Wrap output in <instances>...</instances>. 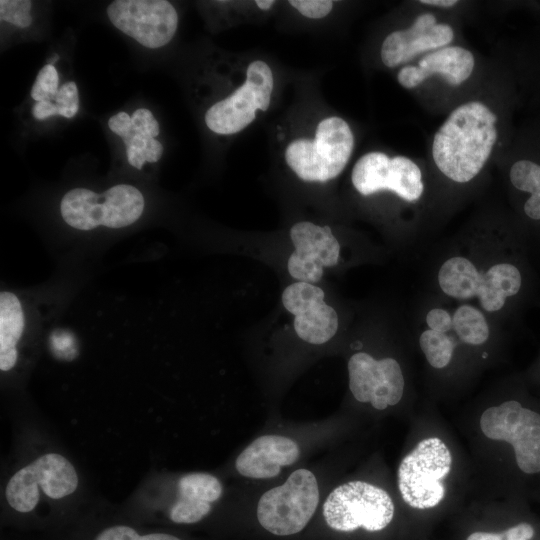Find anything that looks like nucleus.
Instances as JSON below:
<instances>
[{"label":"nucleus","mask_w":540,"mask_h":540,"mask_svg":"<svg viewBox=\"0 0 540 540\" xmlns=\"http://www.w3.org/2000/svg\"><path fill=\"white\" fill-rule=\"evenodd\" d=\"M353 146L354 137L347 122L332 116L318 124L313 140L292 141L285 150V160L303 181L326 182L343 171Z\"/></svg>","instance_id":"obj_2"},{"label":"nucleus","mask_w":540,"mask_h":540,"mask_svg":"<svg viewBox=\"0 0 540 540\" xmlns=\"http://www.w3.org/2000/svg\"><path fill=\"white\" fill-rule=\"evenodd\" d=\"M159 124L150 110L139 108L131 116V128L120 137L126 146L129 164L141 170L145 162H157L163 154L162 144L155 139Z\"/></svg>","instance_id":"obj_20"},{"label":"nucleus","mask_w":540,"mask_h":540,"mask_svg":"<svg viewBox=\"0 0 540 540\" xmlns=\"http://www.w3.org/2000/svg\"><path fill=\"white\" fill-rule=\"evenodd\" d=\"M108 126L113 133L120 137L122 134L130 130L131 116H129L126 112H119L110 117L108 120Z\"/></svg>","instance_id":"obj_33"},{"label":"nucleus","mask_w":540,"mask_h":540,"mask_svg":"<svg viewBox=\"0 0 540 540\" xmlns=\"http://www.w3.org/2000/svg\"><path fill=\"white\" fill-rule=\"evenodd\" d=\"M53 353L59 358L72 359L76 355V341L74 335L63 329H56L50 336Z\"/></svg>","instance_id":"obj_30"},{"label":"nucleus","mask_w":540,"mask_h":540,"mask_svg":"<svg viewBox=\"0 0 540 540\" xmlns=\"http://www.w3.org/2000/svg\"><path fill=\"white\" fill-rule=\"evenodd\" d=\"M275 1L273 0H256L255 4L263 10H268L274 5Z\"/></svg>","instance_id":"obj_36"},{"label":"nucleus","mask_w":540,"mask_h":540,"mask_svg":"<svg viewBox=\"0 0 540 540\" xmlns=\"http://www.w3.org/2000/svg\"><path fill=\"white\" fill-rule=\"evenodd\" d=\"M419 343L432 367L441 369L449 364L454 350V342L446 333L428 329L421 334Z\"/></svg>","instance_id":"obj_24"},{"label":"nucleus","mask_w":540,"mask_h":540,"mask_svg":"<svg viewBox=\"0 0 540 540\" xmlns=\"http://www.w3.org/2000/svg\"><path fill=\"white\" fill-rule=\"evenodd\" d=\"M474 63V57L467 49L459 46L444 47L427 54L418 66L402 68L397 79L403 87L411 89L431 75L440 74L450 85L457 86L471 75Z\"/></svg>","instance_id":"obj_18"},{"label":"nucleus","mask_w":540,"mask_h":540,"mask_svg":"<svg viewBox=\"0 0 540 540\" xmlns=\"http://www.w3.org/2000/svg\"><path fill=\"white\" fill-rule=\"evenodd\" d=\"M351 180L364 196L389 190L413 202L424 190L421 170L412 160L404 156L390 158L381 152L363 155L353 167Z\"/></svg>","instance_id":"obj_12"},{"label":"nucleus","mask_w":540,"mask_h":540,"mask_svg":"<svg viewBox=\"0 0 540 540\" xmlns=\"http://www.w3.org/2000/svg\"><path fill=\"white\" fill-rule=\"evenodd\" d=\"M93 540H181L165 532L140 533L133 526L115 524L102 529Z\"/></svg>","instance_id":"obj_25"},{"label":"nucleus","mask_w":540,"mask_h":540,"mask_svg":"<svg viewBox=\"0 0 540 540\" xmlns=\"http://www.w3.org/2000/svg\"><path fill=\"white\" fill-rule=\"evenodd\" d=\"M324 295L321 288L300 281L289 285L282 294L285 309L295 316V332L311 344L327 342L338 328L337 313L325 303Z\"/></svg>","instance_id":"obj_15"},{"label":"nucleus","mask_w":540,"mask_h":540,"mask_svg":"<svg viewBox=\"0 0 540 540\" xmlns=\"http://www.w3.org/2000/svg\"><path fill=\"white\" fill-rule=\"evenodd\" d=\"M32 114L37 120H45L51 116L58 115V109L52 101H39L34 104Z\"/></svg>","instance_id":"obj_34"},{"label":"nucleus","mask_w":540,"mask_h":540,"mask_svg":"<svg viewBox=\"0 0 540 540\" xmlns=\"http://www.w3.org/2000/svg\"><path fill=\"white\" fill-rule=\"evenodd\" d=\"M420 3L439 7H452L457 4L455 0H421Z\"/></svg>","instance_id":"obj_35"},{"label":"nucleus","mask_w":540,"mask_h":540,"mask_svg":"<svg viewBox=\"0 0 540 540\" xmlns=\"http://www.w3.org/2000/svg\"><path fill=\"white\" fill-rule=\"evenodd\" d=\"M24 329V314L16 295L0 294V369L9 371L17 362V343Z\"/></svg>","instance_id":"obj_21"},{"label":"nucleus","mask_w":540,"mask_h":540,"mask_svg":"<svg viewBox=\"0 0 540 540\" xmlns=\"http://www.w3.org/2000/svg\"><path fill=\"white\" fill-rule=\"evenodd\" d=\"M442 291L456 299L477 296L488 312L500 310L507 297L518 293L521 274L512 264L500 263L482 273L463 257H453L443 263L438 273Z\"/></svg>","instance_id":"obj_4"},{"label":"nucleus","mask_w":540,"mask_h":540,"mask_svg":"<svg viewBox=\"0 0 540 540\" xmlns=\"http://www.w3.org/2000/svg\"><path fill=\"white\" fill-rule=\"evenodd\" d=\"M511 183L520 191L529 192L530 198L525 202L526 215L534 220L540 219V165L520 160L510 169Z\"/></svg>","instance_id":"obj_22"},{"label":"nucleus","mask_w":540,"mask_h":540,"mask_svg":"<svg viewBox=\"0 0 540 540\" xmlns=\"http://www.w3.org/2000/svg\"><path fill=\"white\" fill-rule=\"evenodd\" d=\"M534 529L528 523H519L509 529L498 532H474L466 540H530Z\"/></svg>","instance_id":"obj_29"},{"label":"nucleus","mask_w":540,"mask_h":540,"mask_svg":"<svg viewBox=\"0 0 540 540\" xmlns=\"http://www.w3.org/2000/svg\"><path fill=\"white\" fill-rule=\"evenodd\" d=\"M222 495V485L213 475L190 473L178 481V496L169 510L176 524H194L211 512V504Z\"/></svg>","instance_id":"obj_19"},{"label":"nucleus","mask_w":540,"mask_h":540,"mask_svg":"<svg viewBox=\"0 0 540 540\" xmlns=\"http://www.w3.org/2000/svg\"><path fill=\"white\" fill-rule=\"evenodd\" d=\"M143 210V195L127 184L113 186L102 194L75 188L63 196L60 204L63 220L79 230L126 227L137 221Z\"/></svg>","instance_id":"obj_3"},{"label":"nucleus","mask_w":540,"mask_h":540,"mask_svg":"<svg viewBox=\"0 0 540 540\" xmlns=\"http://www.w3.org/2000/svg\"><path fill=\"white\" fill-rule=\"evenodd\" d=\"M58 109V115L65 118L74 117L79 109L78 88L75 82L63 84L53 99Z\"/></svg>","instance_id":"obj_28"},{"label":"nucleus","mask_w":540,"mask_h":540,"mask_svg":"<svg viewBox=\"0 0 540 540\" xmlns=\"http://www.w3.org/2000/svg\"><path fill=\"white\" fill-rule=\"evenodd\" d=\"M289 3L303 16L312 19L327 16L333 8V2L330 0H291Z\"/></svg>","instance_id":"obj_31"},{"label":"nucleus","mask_w":540,"mask_h":540,"mask_svg":"<svg viewBox=\"0 0 540 540\" xmlns=\"http://www.w3.org/2000/svg\"><path fill=\"white\" fill-rule=\"evenodd\" d=\"M107 15L117 29L151 49L169 43L178 25L177 12L166 0H116Z\"/></svg>","instance_id":"obj_11"},{"label":"nucleus","mask_w":540,"mask_h":540,"mask_svg":"<svg viewBox=\"0 0 540 540\" xmlns=\"http://www.w3.org/2000/svg\"><path fill=\"white\" fill-rule=\"evenodd\" d=\"M349 388L355 399L378 410L396 405L403 396L404 377L393 358L376 360L364 352L348 361Z\"/></svg>","instance_id":"obj_13"},{"label":"nucleus","mask_w":540,"mask_h":540,"mask_svg":"<svg viewBox=\"0 0 540 540\" xmlns=\"http://www.w3.org/2000/svg\"><path fill=\"white\" fill-rule=\"evenodd\" d=\"M59 76L53 65L46 64L39 71L31 89V97L36 101H53L58 92Z\"/></svg>","instance_id":"obj_26"},{"label":"nucleus","mask_w":540,"mask_h":540,"mask_svg":"<svg viewBox=\"0 0 540 540\" xmlns=\"http://www.w3.org/2000/svg\"><path fill=\"white\" fill-rule=\"evenodd\" d=\"M319 502L315 475L307 469L290 474L284 484L265 492L257 505L260 525L278 536L293 535L305 528Z\"/></svg>","instance_id":"obj_5"},{"label":"nucleus","mask_w":540,"mask_h":540,"mask_svg":"<svg viewBox=\"0 0 540 540\" xmlns=\"http://www.w3.org/2000/svg\"><path fill=\"white\" fill-rule=\"evenodd\" d=\"M496 120V115L478 101L455 108L434 136L432 155L438 169L458 183L472 180L492 152Z\"/></svg>","instance_id":"obj_1"},{"label":"nucleus","mask_w":540,"mask_h":540,"mask_svg":"<svg viewBox=\"0 0 540 540\" xmlns=\"http://www.w3.org/2000/svg\"><path fill=\"white\" fill-rule=\"evenodd\" d=\"M426 322L429 329L446 333L453 328V320L449 313L443 309L435 308L428 312Z\"/></svg>","instance_id":"obj_32"},{"label":"nucleus","mask_w":540,"mask_h":540,"mask_svg":"<svg viewBox=\"0 0 540 540\" xmlns=\"http://www.w3.org/2000/svg\"><path fill=\"white\" fill-rule=\"evenodd\" d=\"M453 329L461 341L470 345H480L489 337V327L484 315L470 305L460 306L452 318Z\"/></svg>","instance_id":"obj_23"},{"label":"nucleus","mask_w":540,"mask_h":540,"mask_svg":"<svg viewBox=\"0 0 540 540\" xmlns=\"http://www.w3.org/2000/svg\"><path fill=\"white\" fill-rule=\"evenodd\" d=\"M77 485L73 465L62 455L49 453L17 471L9 480L5 495L14 510L28 513L39 502L38 486L48 497L60 499L73 493Z\"/></svg>","instance_id":"obj_10"},{"label":"nucleus","mask_w":540,"mask_h":540,"mask_svg":"<svg viewBox=\"0 0 540 540\" xmlns=\"http://www.w3.org/2000/svg\"><path fill=\"white\" fill-rule=\"evenodd\" d=\"M295 250L288 259L289 274L300 282L316 283L324 267L337 264L340 245L330 227L308 221L296 223L290 230Z\"/></svg>","instance_id":"obj_14"},{"label":"nucleus","mask_w":540,"mask_h":540,"mask_svg":"<svg viewBox=\"0 0 540 540\" xmlns=\"http://www.w3.org/2000/svg\"><path fill=\"white\" fill-rule=\"evenodd\" d=\"M31 5L29 0H1V20L20 28L29 27L32 23Z\"/></svg>","instance_id":"obj_27"},{"label":"nucleus","mask_w":540,"mask_h":540,"mask_svg":"<svg viewBox=\"0 0 540 540\" xmlns=\"http://www.w3.org/2000/svg\"><path fill=\"white\" fill-rule=\"evenodd\" d=\"M451 465L450 450L440 438L421 440L398 468V488L404 502L416 509L438 505L445 496L443 480Z\"/></svg>","instance_id":"obj_7"},{"label":"nucleus","mask_w":540,"mask_h":540,"mask_svg":"<svg viewBox=\"0 0 540 540\" xmlns=\"http://www.w3.org/2000/svg\"><path fill=\"white\" fill-rule=\"evenodd\" d=\"M480 428L489 439L512 445L521 471L540 472V414L509 400L486 409L480 418Z\"/></svg>","instance_id":"obj_8"},{"label":"nucleus","mask_w":540,"mask_h":540,"mask_svg":"<svg viewBox=\"0 0 540 540\" xmlns=\"http://www.w3.org/2000/svg\"><path fill=\"white\" fill-rule=\"evenodd\" d=\"M454 37L447 24H437L430 13L419 15L405 30L394 31L383 41L381 60L393 68L409 61L417 54L449 44Z\"/></svg>","instance_id":"obj_16"},{"label":"nucleus","mask_w":540,"mask_h":540,"mask_svg":"<svg viewBox=\"0 0 540 540\" xmlns=\"http://www.w3.org/2000/svg\"><path fill=\"white\" fill-rule=\"evenodd\" d=\"M58 59H59V56L57 54H54L53 57H50L47 60V64L54 66V64L57 62Z\"/></svg>","instance_id":"obj_37"},{"label":"nucleus","mask_w":540,"mask_h":540,"mask_svg":"<svg viewBox=\"0 0 540 540\" xmlns=\"http://www.w3.org/2000/svg\"><path fill=\"white\" fill-rule=\"evenodd\" d=\"M297 443L280 435H264L255 439L237 457L239 474L252 479L277 476L281 468L292 465L299 458Z\"/></svg>","instance_id":"obj_17"},{"label":"nucleus","mask_w":540,"mask_h":540,"mask_svg":"<svg viewBox=\"0 0 540 540\" xmlns=\"http://www.w3.org/2000/svg\"><path fill=\"white\" fill-rule=\"evenodd\" d=\"M273 74L262 60L251 62L246 81L233 94L213 104L205 113V123L214 133L230 135L247 127L256 116V110L269 108L273 91Z\"/></svg>","instance_id":"obj_9"},{"label":"nucleus","mask_w":540,"mask_h":540,"mask_svg":"<svg viewBox=\"0 0 540 540\" xmlns=\"http://www.w3.org/2000/svg\"><path fill=\"white\" fill-rule=\"evenodd\" d=\"M394 516V503L382 488L364 481L336 487L323 504L327 525L340 532L363 528L376 532L387 527Z\"/></svg>","instance_id":"obj_6"}]
</instances>
